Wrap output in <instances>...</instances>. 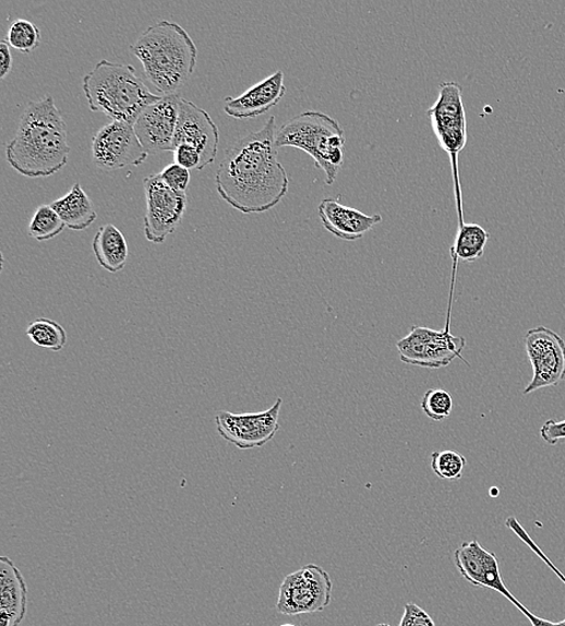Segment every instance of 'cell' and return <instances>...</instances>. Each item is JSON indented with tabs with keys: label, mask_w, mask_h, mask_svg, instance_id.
<instances>
[{
	"label": "cell",
	"mask_w": 565,
	"mask_h": 626,
	"mask_svg": "<svg viewBox=\"0 0 565 626\" xmlns=\"http://www.w3.org/2000/svg\"><path fill=\"white\" fill-rule=\"evenodd\" d=\"M276 120L240 137L225 154L216 171L218 195L241 214H263L278 206L290 189V179L278 158Z\"/></svg>",
	"instance_id": "6da1fadb"
},
{
	"label": "cell",
	"mask_w": 565,
	"mask_h": 626,
	"mask_svg": "<svg viewBox=\"0 0 565 626\" xmlns=\"http://www.w3.org/2000/svg\"><path fill=\"white\" fill-rule=\"evenodd\" d=\"M69 154L67 125L52 96L29 101L15 137L7 145L10 167L22 177L48 178L67 166Z\"/></svg>",
	"instance_id": "7a4b0ae2"
},
{
	"label": "cell",
	"mask_w": 565,
	"mask_h": 626,
	"mask_svg": "<svg viewBox=\"0 0 565 626\" xmlns=\"http://www.w3.org/2000/svg\"><path fill=\"white\" fill-rule=\"evenodd\" d=\"M146 79L165 96L177 95L197 65V46L179 23L161 20L131 46Z\"/></svg>",
	"instance_id": "3957f363"
},
{
	"label": "cell",
	"mask_w": 565,
	"mask_h": 626,
	"mask_svg": "<svg viewBox=\"0 0 565 626\" xmlns=\"http://www.w3.org/2000/svg\"><path fill=\"white\" fill-rule=\"evenodd\" d=\"M83 89L92 111L132 124L145 108L160 98L136 76L133 65L107 60L98 62L85 75Z\"/></svg>",
	"instance_id": "277c9868"
},
{
	"label": "cell",
	"mask_w": 565,
	"mask_h": 626,
	"mask_svg": "<svg viewBox=\"0 0 565 626\" xmlns=\"http://www.w3.org/2000/svg\"><path fill=\"white\" fill-rule=\"evenodd\" d=\"M276 147L304 151L333 184L344 165L345 136L339 121L320 111H306L286 122L275 135Z\"/></svg>",
	"instance_id": "5b68a950"
},
{
	"label": "cell",
	"mask_w": 565,
	"mask_h": 626,
	"mask_svg": "<svg viewBox=\"0 0 565 626\" xmlns=\"http://www.w3.org/2000/svg\"><path fill=\"white\" fill-rule=\"evenodd\" d=\"M452 311L453 309H448L445 329L433 330L412 326L406 338L397 341V350L402 363L426 369H442L452 364L456 358L466 362L462 353L467 340L449 332Z\"/></svg>",
	"instance_id": "8992f818"
},
{
	"label": "cell",
	"mask_w": 565,
	"mask_h": 626,
	"mask_svg": "<svg viewBox=\"0 0 565 626\" xmlns=\"http://www.w3.org/2000/svg\"><path fill=\"white\" fill-rule=\"evenodd\" d=\"M332 591L329 574L318 565L309 564L284 578L276 610L292 617L322 612L330 604Z\"/></svg>",
	"instance_id": "52a82bcc"
},
{
	"label": "cell",
	"mask_w": 565,
	"mask_h": 626,
	"mask_svg": "<svg viewBox=\"0 0 565 626\" xmlns=\"http://www.w3.org/2000/svg\"><path fill=\"white\" fill-rule=\"evenodd\" d=\"M441 147L452 157L457 179V157L467 146V116L464 89L455 81H445L433 106L426 110Z\"/></svg>",
	"instance_id": "ba28073f"
},
{
	"label": "cell",
	"mask_w": 565,
	"mask_h": 626,
	"mask_svg": "<svg viewBox=\"0 0 565 626\" xmlns=\"http://www.w3.org/2000/svg\"><path fill=\"white\" fill-rule=\"evenodd\" d=\"M457 570L470 585L498 591L512 604L525 614L533 626H548L550 621L537 617L521 604L503 582L497 555L484 550L478 540L465 542L454 553Z\"/></svg>",
	"instance_id": "9c48e42d"
},
{
	"label": "cell",
	"mask_w": 565,
	"mask_h": 626,
	"mask_svg": "<svg viewBox=\"0 0 565 626\" xmlns=\"http://www.w3.org/2000/svg\"><path fill=\"white\" fill-rule=\"evenodd\" d=\"M146 214L144 233L147 241L164 243L181 225L188 208L187 192H178L161 180L159 173L144 179Z\"/></svg>",
	"instance_id": "30bf717a"
},
{
	"label": "cell",
	"mask_w": 565,
	"mask_h": 626,
	"mask_svg": "<svg viewBox=\"0 0 565 626\" xmlns=\"http://www.w3.org/2000/svg\"><path fill=\"white\" fill-rule=\"evenodd\" d=\"M284 400L276 399L271 409L256 413L217 412V433L227 443L248 450L263 447L280 431V412Z\"/></svg>",
	"instance_id": "8fae6325"
},
{
	"label": "cell",
	"mask_w": 565,
	"mask_h": 626,
	"mask_svg": "<svg viewBox=\"0 0 565 626\" xmlns=\"http://www.w3.org/2000/svg\"><path fill=\"white\" fill-rule=\"evenodd\" d=\"M525 345L533 368V378L524 390V396L561 385L565 380V341L562 336L540 326L527 332Z\"/></svg>",
	"instance_id": "7c38bea8"
},
{
	"label": "cell",
	"mask_w": 565,
	"mask_h": 626,
	"mask_svg": "<svg viewBox=\"0 0 565 626\" xmlns=\"http://www.w3.org/2000/svg\"><path fill=\"white\" fill-rule=\"evenodd\" d=\"M147 157L148 153L137 139L134 125L129 122L112 121L104 125L92 142V159L103 170L140 167Z\"/></svg>",
	"instance_id": "4fadbf2b"
},
{
	"label": "cell",
	"mask_w": 565,
	"mask_h": 626,
	"mask_svg": "<svg viewBox=\"0 0 565 626\" xmlns=\"http://www.w3.org/2000/svg\"><path fill=\"white\" fill-rule=\"evenodd\" d=\"M181 99L179 95L160 97L137 116L134 131L148 155L175 153Z\"/></svg>",
	"instance_id": "5bb4252c"
},
{
	"label": "cell",
	"mask_w": 565,
	"mask_h": 626,
	"mask_svg": "<svg viewBox=\"0 0 565 626\" xmlns=\"http://www.w3.org/2000/svg\"><path fill=\"white\" fill-rule=\"evenodd\" d=\"M180 145H191L199 149L202 157V170L214 164L218 145H220V132L212 116L194 103L183 98L180 101L175 151Z\"/></svg>",
	"instance_id": "9a60e30c"
},
{
	"label": "cell",
	"mask_w": 565,
	"mask_h": 626,
	"mask_svg": "<svg viewBox=\"0 0 565 626\" xmlns=\"http://www.w3.org/2000/svg\"><path fill=\"white\" fill-rule=\"evenodd\" d=\"M285 95V75L282 71H278L239 97H227L224 110L230 118L237 120L256 119L278 106Z\"/></svg>",
	"instance_id": "2e32d148"
},
{
	"label": "cell",
	"mask_w": 565,
	"mask_h": 626,
	"mask_svg": "<svg viewBox=\"0 0 565 626\" xmlns=\"http://www.w3.org/2000/svg\"><path fill=\"white\" fill-rule=\"evenodd\" d=\"M322 226L330 234L346 241L362 239L368 231L383 222L380 215H366L341 204L338 200H323L318 205Z\"/></svg>",
	"instance_id": "e0dca14e"
},
{
	"label": "cell",
	"mask_w": 565,
	"mask_h": 626,
	"mask_svg": "<svg viewBox=\"0 0 565 626\" xmlns=\"http://www.w3.org/2000/svg\"><path fill=\"white\" fill-rule=\"evenodd\" d=\"M28 588L16 564L0 558V626H20L26 617Z\"/></svg>",
	"instance_id": "ac0fdd59"
},
{
	"label": "cell",
	"mask_w": 565,
	"mask_h": 626,
	"mask_svg": "<svg viewBox=\"0 0 565 626\" xmlns=\"http://www.w3.org/2000/svg\"><path fill=\"white\" fill-rule=\"evenodd\" d=\"M97 262L111 274L123 270L130 251L122 231L113 225L101 226L92 242Z\"/></svg>",
	"instance_id": "d6986e66"
},
{
	"label": "cell",
	"mask_w": 565,
	"mask_h": 626,
	"mask_svg": "<svg viewBox=\"0 0 565 626\" xmlns=\"http://www.w3.org/2000/svg\"><path fill=\"white\" fill-rule=\"evenodd\" d=\"M51 206L60 215L65 227L76 231L87 229L98 217L94 203L79 182L63 198L55 201Z\"/></svg>",
	"instance_id": "ffe728a7"
},
{
	"label": "cell",
	"mask_w": 565,
	"mask_h": 626,
	"mask_svg": "<svg viewBox=\"0 0 565 626\" xmlns=\"http://www.w3.org/2000/svg\"><path fill=\"white\" fill-rule=\"evenodd\" d=\"M489 239V231L479 225L465 224L458 227L454 246L452 248L454 266L457 268L458 261L471 263L480 260L483 256L484 249H486Z\"/></svg>",
	"instance_id": "44dd1931"
},
{
	"label": "cell",
	"mask_w": 565,
	"mask_h": 626,
	"mask_svg": "<svg viewBox=\"0 0 565 626\" xmlns=\"http://www.w3.org/2000/svg\"><path fill=\"white\" fill-rule=\"evenodd\" d=\"M29 340L41 349L60 352L67 345V332L59 322L49 318L33 321L27 327Z\"/></svg>",
	"instance_id": "7402d4cb"
},
{
	"label": "cell",
	"mask_w": 565,
	"mask_h": 626,
	"mask_svg": "<svg viewBox=\"0 0 565 626\" xmlns=\"http://www.w3.org/2000/svg\"><path fill=\"white\" fill-rule=\"evenodd\" d=\"M65 225L55 208L48 204L40 205L28 226V234L37 241H49L59 237Z\"/></svg>",
	"instance_id": "603a6c76"
},
{
	"label": "cell",
	"mask_w": 565,
	"mask_h": 626,
	"mask_svg": "<svg viewBox=\"0 0 565 626\" xmlns=\"http://www.w3.org/2000/svg\"><path fill=\"white\" fill-rule=\"evenodd\" d=\"M7 41L11 48L22 52L29 53L36 50L41 41L40 29L33 22L19 19L11 23L8 31Z\"/></svg>",
	"instance_id": "cb8c5ba5"
},
{
	"label": "cell",
	"mask_w": 565,
	"mask_h": 626,
	"mask_svg": "<svg viewBox=\"0 0 565 626\" xmlns=\"http://www.w3.org/2000/svg\"><path fill=\"white\" fill-rule=\"evenodd\" d=\"M467 459L456 450L434 452L432 470L441 480L458 481L462 479Z\"/></svg>",
	"instance_id": "d4e9b609"
},
{
	"label": "cell",
	"mask_w": 565,
	"mask_h": 626,
	"mask_svg": "<svg viewBox=\"0 0 565 626\" xmlns=\"http://www.w3.org/2000/svg\"><path fill=\"white\" fill-rule=\"evenodd\" d=\"M421 409L432 421L443 422L452 416L453 396L444 389L426 390L421 401Z\"/></svg>",
	"instance_id": "484cf974"
},
{
	"label": "cell",
	"mask_w": 565,
	"mask_h": 626,
	"mask_svg": "<svg viewBox=\"0 0 565 626\" xmlns=\"http://www.w3.org/2000/svg\"><path fill=\"white\" fill-rule=\"evenodd\" d=\"M505 527L509 528L518 539L526 543L527 546L532 550V552L536 553L539 558L550 567L551 571L556 574L561 581L565 585V576L562 574V571H560L558 567H556V565L550 561L549 556L543 551H541L533 539L529 537L527 530L520 525V521H518L515 517H509L505 521ZM548 626H565V619L558 623L550 622Z\"/></svg>",
	"instance_id": "4316f807"
},
{
	"label": "cell",
	"mask_w": 565,
	"mask_h": 626,
	"mask_svg": "<svg viewBox=\"0 0 565 626\" xmlns=\"http://www.w3.org/2000/svg\"><path fill=\"white\" fill-rule=\"evenodd\" d=\"M159 176L170 189L178 192H187L191 181L190 170L177 164L167 167L164 171L159 172Z\"/></svg>",
	"instance_id": "83f0119b"
},
{
	"label": "cell",
	"mask_w": 565,
	"mask_h": 626,
	"mask_svg": "<svg viewBox=\"0 0 565 626\" xmlns=\"http://www.w3.org/2000/svg\"><path fill=\"white\" fill-rule=\"evenodd\" d=\"M398 626H436L433 618L417 604H407Z\"/></svg>",
	"instance_id": "f1b7e54d"
},
{
	"label": "cell",
	"mask_w": 565,
	"mask_h": 626,
	"mask_svg": "<svg viewBox=\"0 0 565 626\" xmlns=\"http://www.w3.org/2000/svg\"><path fill=\"white\" fill-rule=\"evenodd\" d=\"M176 164L189 170H202V157L197 148L180 145L175 151Z\"/></svg>",
	"instance_id": "f546056e"
},
{
	"label": "cell",
	"mask_w": 565,
	"mask_h": 626,
	"mask_svg": "<svg viewBox=\"0 0 565 626\" xmlns=\"http://www.w3.org/2000/svg\"><path fill=\"white\" fill-rule=\"evenodd\" d=\"M540 436L551 446L558 445L565 440V421H548L540 428Z\"/></svg>",
	"instance_id": "4dcf8cb0"
},
{
	"label": "cell",
	"mask_w": 565,
	"mask_h": 626,
	"mask_svg": "<svg viewBox=\"0 0 565 626\" xmlns=\"http://www.w3.org/2000/svg\"><path fill=\"white\" fill-rule=\"evenodd\" d=\"M10 48L11 46L7 39L0 41V57H2V60H0V65H2V74L0 75H2V79H5L10 74L11 69H13V56H11Z\"/></svg>",
	"instance_id": "1f68e13d"
},
{
	"label": "cell",
	"mask_w": 565,
	"mask_h": 626,
	"mask_svg": "<svg viewBox=\"0 0 565 626\" xmlns=\"http://www.w3.org/2000/svg\"><path fill=\"white\" fill-rule=\"evenodd\" d=\"M280 626H297V625L287 623V624H282V625H280Z\"/></svg>",
	"instance_id": "d6a6232c"
},
{
	"label": "cell",
	"mask_w": 565,
	"mask_h": 626,
	"mask_svg": "<svg viewBox=\"0 0 565 626\" xmlns=\"http://www.w3.org/2000/svg\"><path fill=\"white\" fill-rule=\"evenodd\" d=\"M376 626H390V625L385 624V623H382V624H378V625H376Z\"/></svg>",
	"instance_id": "836d02e7"
}]
</instances>
